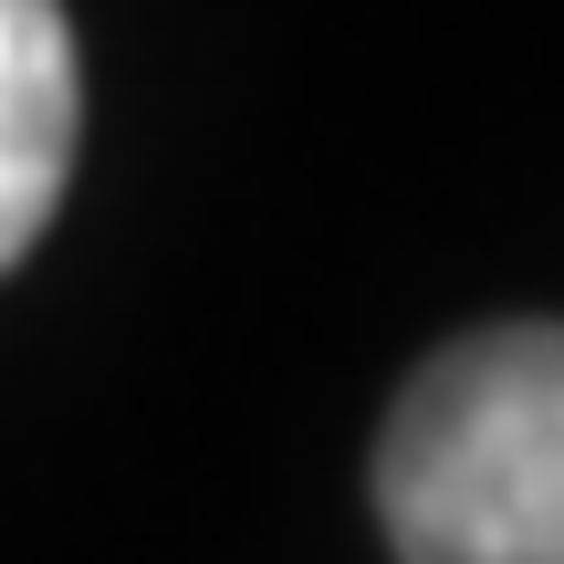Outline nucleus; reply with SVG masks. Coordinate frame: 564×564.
I'll return each instance as SVG.
<instances>
[{"mask_svg": "<svg viewBox=\"0 0 564 564\" xmlns=\"http://www.w3.org/2000/svg\"><path fill=\"white\" fill-rule=\"evenodd\" d=\"M84 137V74L63 0H0V272L53 230Z\"/></svg>", "mask_w": 564, "mask_h": 564, "instance_id": "obj_2", "label": "nucleus"}, {"mask_svg": "<svg viewBox=\"0 0 564 564\" xmlns=\"http://www.w3.org/2000/svg\"><path fill=\"white\" fill-rule=\"evenodd\" d=\"M398 564H564V335L491 324L408 377L377 440Z\"/></svg>", "mask_w": 564, "mask_h": 564, "instance_id": "obj_1", "label": "nucleus"}]
</instances>
